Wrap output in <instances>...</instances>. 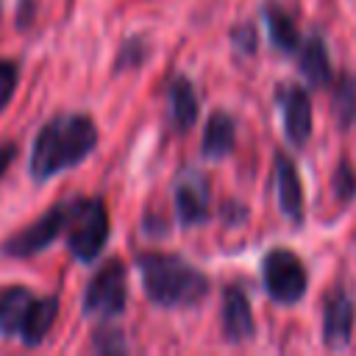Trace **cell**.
Returning <instances> with one entry per match:
<instances>
[{
	"label": "cell",
	"mask_w": 356,
	"mask_h": 356,
	"mask_svg": "<svg viewBox=\"0 0 356 356\" xmlns=\"http://www.w3.org/2000/svg\"><path fill=\"white\" fill-rule=\"evenodd\" d=\"M33 295L25 286H8L0 292V337H19L33 306Z\"/></svg>",
	"instance_id": "12"
},
{
	"label": "cell",
	"mask_w": 356,
	"mask_h": 356,
	"mask_svg": "<svg viewBox=\"0 0 356 356\" xmlns=\"http://www.w3.org/2000/svg\"><path fill=\"white\" fill-rule=\"evenodd\" d=\"M261 278H264V286H267L270 298L275 303H286V306L298 303L306 295V286H309V275H306L303 261L292 250H284V248H275L264 256Z\"/></svg>",
	"instance_id": "5"
},
{
	"label": "cell",
	"mask_w": 356,
	"mask_h": 356,
	"mask_svg": "<svg viewBox=\"0 0 356 356\" xmlns=\"http://www.w3.org/2000/svg\"><path fill=\"white\" fill-rule=\"evenodd\" d=\"M128 300V273L120 259H108L86 284L83 312L92 317H117Z\"/></svg>",
	"instance_id": "4"
},
{
	"label": "cell",
	"mask_w": 356,
	"mask_h": 356,
	"mask_svg": "<svg viewBox=\"0 0 356 356\" xmlns=\"http://www.w3.org/2000/svg\"><path fill=\"white\" fill-rule=\"evenodd\" d=\"M209 184L200 172L186 170L175 181V211L184 225H197L209 217Z\"/></svg>",
	"instance_id": "7"
},
{
	"label": "cell",
	"mask_w": 356,
	"mask_h": 356,
	"mask_svg": "<svg viewBox=\"0 0 356 356\" xmlns=\"http://www.w3.org/2000/svg\"><path fill=\"white\" fill-rule=\"evenodd\" d=\"M97 145V128L86 114H61L50 120L33 142L31 175L44 181L61 170L81 164Z\"/></svg>",
	"instance_id": "1"
},
{
	"label": "cell",
	"mask_w": 356,
	"mask_h": 356,
	"mask_svg": "<svg viewBox=\"0 0 356 356\" xmlns=\"http://www.w3.org/2000/svg\"><path fill=\"white\" fill-rule=\"evenodd\" d=\"M300 72L312 89H323L331 83V58L320 39H309L300 47Z\"/></svg>",
	"instance_id": "15"
},
{
	"label": "cell",
	"mask_w": 356,
	"mask_h": 356,
	"mask_svg": "<svg viewBox=\"0 0 356 356\" xmlns=\"http://www.w3.org/2000/svg\"><path fill=\"white\" fill-rule=\"evenodd\" d=\"M108 239V211L106 203L92 197V200H75L72 217L67 225V245L75 259L92 261L103 250Z\"/></svg>",
	"instance_id": "3"
},
{
	"label": "cell",
	"mask_w": 356,
	"mask_h": 356,
	"mask_svg": "<svg viewBox=\"0 0 356 356\" xmlns=\"http://www.w3.org/2000/svg\"><path fill=\"white\" fill-rule=\"evenodd\" d=\"M56 314H58V298H53V295L50 298H36L33 306H31V312H28V320L22 325L19 339L25 345H39L47 337V331L53 328Z\"/></svg>",
	"instance_id": "16"
},
{
	"label": "cell",
	"mask_w": 356,
	"mask_h": 356,
	"mask_svg": "<svg viewBox=\"0 0 356 356\" xmlns=\"http://www.w3.org/2000/svg\"><path fill=\"white\" fill-rule=\"evenodd\" d=\"M236 145V122L231 114H225L222 108H217L209 120H206V128H203V156L206 159H222L234 150Z\"/></svg>",
	"instance_id": "13"
},
{
	"label": "cell",
	"mask_w": 356,
	"mask_h": 356,
	"mask_svg": "<svg viewBox=\"0 0 356 356\" xmlns=\"http://www.w3.org/2000/svg\"><path fill=\"white\" fill-rule=\"evenodd\" d=\"M256 331L250 300L239 286H228L222 295V337L228 342H245Z\"/></svg>",
	"instance_id": "10"
},
{
	"label": "cell",
	"mask_w": 356,
	"mask_h": 356,
	"mask_svg": "<svg viewBox=\"0 0 356 356\" xmlns=\"http://www.w3.org/2000/svg\"><path fill=\"white\" fill-rule=\"evenodd\" d=\"M236 42H239V47H245L248 53H253V47H256V33H253V28L248 25V28L236 31Z\"/></svg>",
	"instance_id": "22"
},
{
	"label": "cell",
	"mask_w": 356,
	"mask_h": 356,
	"mask_svg": "<svg viewBox=\"0 0 356 356\" xmlns=\"http://www.w3.org/2000/svg\"><path fill=\"white\" fill-rule=\"evenodd\" d=\"M167 100H170V120H172V125L178 131H189L197 122V111H200V103H197V95H195L192 83L186 78H175L170 83Z\"/></svg>",
	"instance_id": "14"
},
{
	"label": "cell",
	"mask_w": 356,
	"mask_h": 356,
	"mask_svg": "<svg viewBox=\"0 0 356 356\" xmlns=\"http://www.w3.org/2000/svg\"><path fill=\"white\" fill-rule=\"evenodd\" d=\"M275 186H278V206L289 222H303V189L298 178V167L289 156L275 159Z\"/></svg>",
	"instance_id": "11"
},
{
	"label": "cell",
	"mask_w": 356,
	"mask_h": 356,
	"mask_svg": "<svg viewBox=\"0 0 356 356\" xmlns=\"http://www.w3.org/2000/svg\"><path fill=\"white\" fill-rule=\"evenodd\" d=\"M281 111H284V134L295 147H303L312 136V103L306 89L286 86L281 92Z\"/></svg>",
	"instance_id": "8"
},
{
	"label": "cell",
	"mask_w": 356,
	"mask_h": 356,
	"mask_svg": "<svg viewBox=\"0 0 356 356\" xmlns=\"http://www.w3.org/2000/svg\"><path fill=\"white\" fill-rule=\"evenodd\" d=\"M334 192L339 200H350L356 195V170L348 161H339V167L334 170Z\"/></svg>",
	"instance_id": "19"
},
{
	"label": "cell",
	"mask_w": 356,
	"mask_h": 356,
	"mask_svg": "<svg viewBox=\"0 0 356 356\" xmlns=\"http://www.w3.org/2000/svg\"><path fill=\"white\" fill-rule=\"evenodd\" d=\"M353 320H356V306L345 292H334L325 300L323 312V339L328 348L339 350L348 348L350 334H353Z\"/></svg>",
	"instance_id": "9"
},
{
	"label": "cell",
	"mask_w": 356,
	"mask_h": 356,
	"mask_svg": "<svg viewBox=\"0 0 356 356\" xmlns=\"http://www.w3.org/2000/svg\"><path fill=\"white\" fill-rule=\"evenodd\" d=\"M136 267L142 275L145 295L150 298V303L161 309L195 306L209 292V278L195 264H189L175 253H159V250L139 253Z\"/></svg>",
	"instance_id": "2"
},
{
	"label": "cell",
	"mask_w": 356,
	"mask_h": 356,
	"mask_svg": "<svg viewBox=\"0 0 356 356\" xmlns=\"http://www.w3.org/2000/svg\"><path fill=\"white\" fill-rule=\"evenodd\" d=\"M14 153H17V147H14L11 142H0V178H3V172L8 170V164L14 161Z\"/></svg>",
	"instance_id": "21"
},
{
	"label": "cell",
	"mask_w": 356,
	"mask_h": 356,
	"mask_svg": "<svg viewBox=\"0 0 356 356\" xmlns=\"http://www.w3.org/2000/svg\"><path fill=\"white\" fill-rule=\"evenodd\" d=\"M72 206H75V200H64V203L53 206L50 211H44L36 222H31L28 228L8 236L6 245H3V253H8V256H33V253L44 250L61 231H67L70 217H72Z\"/></svg>",
	"instance_id": "6"
},
{
	"label": "cell",
	"mask_w": 356,
	"mask_h": 356,
	"mask_svg": "<svg viewBox=\"0 0 356 356\" xmlns=\"http://www.w3.org/2000/svg\"><path fill=\"white\" fill-rule=\"evenodd\" d=\"M14 86H17V67L11 61H0V111L11 100Z\"/></svg>",
	"instance_id": "20"
},
{
	"label": "cell",
	"mask_w": 356,
	"mask_h": 356,
	"mask_svg": "<svg viewBox=\"0 0 356 356\" xmlns=\"http://www.w3.org/2000/svg\"><path fill=\"white\" fill-rule=\"evenodd\" d=\"M264 17H267V33H270V42L281 50V53H295L300 47V33L292 22V17L278 8V6H267L264 8Z\"/></svg>",
	"instance_id": "17"
},
{
	"label": "cell",
	"mask_w": 356,
	"mask_h": 356,
	"mask_svg": "<svg viewBox=\"0 0 356 356\" xmlns=\"http://www.w3.org/2000/svg\"><path fill=\"white\" fill-rule=\"evenodd\" d=\"M331 108L337 114L339 128H350L356 122V78L342 75L334 83V97H331Z\"/></svg>",
	"instance_id": "18"
}]
</instances>
